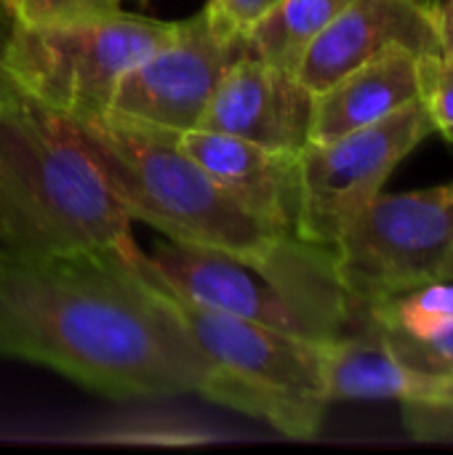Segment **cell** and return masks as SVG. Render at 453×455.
<instances>
[{
  "mask_svg": "<svg viewBox=\"0 0 453 455\" xmlns=\"http://www.w3.org/2000/svg\"><path fill=\"white\" fill-rule=\"evenodd\" d=\"M435 21H438V35H441V53L453 59V0H438Z\"/></svg>",
  "mask_w": 453,
  "mask_h": 455,
  "instance_id": "obj_20",
  "label": "cell"
},
{
  "mask_svg": "<svg viewBox=\"0 0 453 455\" xmlns=\"http://www.w3.org/2000/svg\"><path fill=\"white\" fill-rule=\"evenodd\" d=\"M419 59L422 56L403 48L387 51L315 93L310 141L336 139L342 133L382 123L419 101Z\"/></svg>",
  "mask_w": 453,
  "mask_h": 455,
  "instance_id": "obj_13",
  "label": "cell"
},
{
  "mask_svg": "<svg viewBox=\"0 0 453 455\" xmlns=\"http://www.w3.org/2000/svg\"><path fill=\"white\" fill-rule=\"evenodd\" d=\"M374 325L395 341H427L453 325V275L427 280L368 307Z\"/></svg>",
  "mask_w": 453,
  "mask_h": 455,
  "instance_id": "obj_15",
  "label": "cell"
},
{
  "mask_svg": "<svg viewBox=\"0 0 453 455\" xmlns=\"http://www.w3.org/2000/svg\"><path fill=\"white\" fill-rule=\"evenodd\" d=\"M11 3H13V0H5V11H8V5H11Z\"/></svg>",
  "mask_w": 453,
  "mask_h": 455,
  "instance_id": "obj_24",
  "label": "cell"
},
{
  "mask_svg": "<svg viewBox=\"0 0 453 455\" xmlns=\"http://www.w3.org/2000/svg\"><path fill=\"white\" fill-rule=\"evenodd\" d=\"M246 51V35H224L200 8L125 72L107 115L184 136L200 125L224 72Z\"/></svg>",
  "mask_w": 453,
  "mask_h": 455,
  "instance_id": "obj_9",
  "label": "cell"
},
{
  "mask_svg": "<svg viewBox=\"0 0 453 455\" xmlns=\"http://www.w3.org/2000/svg\"><path fill=\"white\" fill-rule=\"evenodd\" d=\"M384 341L414 371L453 379V325L446 328L443 333L427 339V341H395V339H387V336H384Z\"/></svg>",
  "mask_w": 453,
  "mask_h": 455,
  "instance_id": "obj_18",
  "label": "cell"
},
{
  "mask_svg": "<svg viewBox=\"0 0 453 455\" xmlns=\"http://www.w3.org/2000/svg\"><path fill=\"white\" fill-rule=\"evenodd\" d=\"M182 147L256 221L296 235L299 152L270 149L219 131H187Z\"/></svg>",
  "mask_w": 453,
  "mask_h": 455,
  "instance_id": "obj_12",
  "label": "cell"
},
{
  "mask_svg": "<svg viewBox=\"0 0 453 455\" xmlns=\"http://www.w3.org/2000/svg\"><path fill=\"white\" fill-rule=\"evenodd\" d=\"M278 3L280 0H206L203 8L224 35L240 37Z\"/></svg>",
  "mask_w": 453,
  "mask_h": 455,
  "instance_id": "obj_19",
  "label": "cell"
},
{
  "mask_svg": "<svg viewBox=\"0 0 453 455\" xmlns=\"http://www.w3.org/2000/svg\"><path fill=\"white\" fill-rule=\"evenodd\" d=\"M131 219L64 120L0 96V248L19 253H139Z\"/></svg>",
  "mask_w": 453,
  "mask_h": 455,
  "instance_id": "obj_2",
  "label": "cell"
},
{
  "mask_svg": "<svg viewBox=\"0 0 453 455\" xmlns=\"http://www.w3.org/2000/svg\"><path fill=\"white\" fill-rule=\"evenodd\" d=\"M123 11V0H13L8 5L11 21L19 24H56L99 19Z\"/></svg>",
  "mask_w": 453,
  "mask_h": 455,
  "instance_id": "obj_17",
  "label": "cell"
},
{
  "mask_svg": "<svg viewBox=\"0 0 453 455\" xmlns=\"http://www.w3.org/2000/svg\"><path fill=\"white\" fill-rule=\"evenodd\" d=\"M3 13H8V11H5V0H0V16H3Z\"/></svg>",
  "mask_w": 453,
  "mask_h": 455,
  "instance_id": "obj_23",
  "label": "cell"
},
{
  "mask_svg": "<svg viewBox=\"0 0 453 455\" xmlns=\"http://www.w3.org/2000/svg\"><path fill=\"white\" fill-rule=\"evenodd\" d=\"M142 253L0 248V357L45 365L112 400L198 395L203 360Z\"/></svg>",
  "mask_w": 453,
  "mask_h": 455,
  "instance_id": "obj_1",
  "label": "cell"
},
{
  "mask_svg": "<svg viewBox=\"0 0 453 455\" xmlns=\"http://www.w3.org/2000/svg\"><path fill=\"white\" fill-rule=\"evenodd\" d=\"M441 53L435 8L414 0H350L304 53L296 77L315 96L355 67L387 53Z\"/></svg>",
  "mask_w": 453,
  "mask_h": 455,
  "instance_id": "obj_10",
  "label": "cell"
},
{
  "mask_svg": "<svg viewBox=\"0 0 453 455\" xmlns=\"http://www.w3.org/2000/svg\"><path fill=\"white\" fill-rule=\"evenodd\" d=\"M310 115L312 93L302 80L246 51L224 72L198 128L299 152L310 141Z\"/></svg>",
  "mask_w": 453,
  "mask_h": 455,
  "instance_id": "obj_11",
  "label": "cell"
},
{
  "mask_svg": "<svg viewBox=\"0 0 453 455\" xmlns=\"http://www.w3.org/2000/svg\"><path fill=\"white\" fill-rule=\"evenodd\" d=\"M176 21L117 11L112 16L19 24L0 35V67L16 93L64 120L109 112L131 67L163 45Z\"/></svg>",
  "mask_w": 453,
  "mask_h": 455,
  "instance_id": "obj_6",
  "label": "cell"
},
{
  "mask_svg": "<svg viewBox=\"0 0 453 455\" xmlns=\"http://www.w3.org/2000/svg\"><path fill=\"white\" fill-rule=\"evenodd\" d=\"M414 3H419V5H425V8H435V5H438V0H414Z\"/></svg>",
  "mask_w": 453,
  "mask_h": 455,
  "instance_id": "obj_22",
  "label": "cell"
},
{
  "mask_svg": "<svg viewBox=\"0 0 453 455\" xmlns=\"http://www.w3.org/2000/svg\"><path fill=\"white\" fill-rule=\"evenodd\" d=\"M13 91V85L8 83V77H5V72H3V67H0V96L3 93H11Z\"/></svg>",
  "mask_w": 453,
  "mask_h": 455,
  "instance_id": "obj_21",
  "label": "cell"
},
{
  "mask_svg": "<svg viewBox=\"0 0 453 455\" xmlns=\"http://www.w3.org/2000/svg\"><path fill=\"white\" fill-rule=\"evenodd\" d=\"M64 120V117H61ZM131 221L182 245L264 256L294 232H275L243 211L182 147V136L112 115L64 120Z\"/></svg>",
  "mask_w": 453,
  "mask_h": 455,
  "instance_id": "obj_4",
  "label": "cell"
},
{
  "mask_svg": "<svg viewBox=\"0 0 453 455\" xmlns=\"http://www.w3.org/2000/svg\"><path fill=\"white\" fill-rule=\"evenodd\" d=\"M433 133L422 101L382 123L299 149V216L302 240L328 245L379 195L387 179Z\"/></svg>",
  "mask_w": 453,
  "mask_h": 455,
  "instance_id": "obj_8",
  "label": "cell"
},
{
  "mask_svg": "<svg viewBox=\"0 0 453 455\" xmlns=\"http://www.w3.org/2000/svg\"><path fill=\"white\" fill-rule=\"evenodd\" d=\"M142 272L166 296L262 323L310 341L342 336L363 307L347 293L334 248L288 235L264 256L160 243L142 253Z\"/></svg>",
  "mask_w": 453,
  "mask_h": 455,
  "instance_id": "obj_3",
  "label": "cell"
},
{
  "mask_svg": "<svg viewBox=\"0 0 453 455\" xmlns=\"http://www.w3.org/2000/svg\"><path fill=\"white\" fill-rule=\"evenodd\" d=\"M419 101L433 131L453 144V59L443 53L419 59Z\"/></svg>",
  "mask_w": 453,
  "mask_h": 455,
  "instance_id": "obj_16",
  "label": "cell"
},
{
  "mask_svg": "<svg viewBox=\"0 0 453 455\" xmlns=\"http://www.w3.org/2000/svg\"><path fill=\"white\" fill-rule=\"evenodd\" d=\"M171 309L203 360L198 395L259 419L291 440H315L331 405L323 384V341L171 299Z\"/></svg>",
  "mask_w": 453,
  "mask_h": 455,
  "instance_id": "obj_5",
  "label": "cell"
},
{
  "mask_svg": "<svg viewBox=\"0 0 453 455\" xmlns=\"http://www.w3.org/2000/svg\"><path fill=\"white\" fill-rule=\"evenodd\" d=\"M350 0H280L248 32V51L270 67L296 75L318 35Z\"/></svg>",
  "mask_w": 453,
  "mask_h": 455,
  "instance_id": "obj_14",
  "label": "cell"
},
{
  "mask_svg": "<svg viewBox=\"0 0 453 455\" xmlns=\"http://www.w3.org/2000/svg\"><path fill=\"white\" fill-rule=\"evenodd\" d=\"M334 256L347 293L363 309L453 275V181L379 192L344 227Z\"/></svg>",
  "mask_w": 453,
  "mask_h": 455,
  "instance_id": "obj_7",
  "label": "cell"
}]
</instances>
